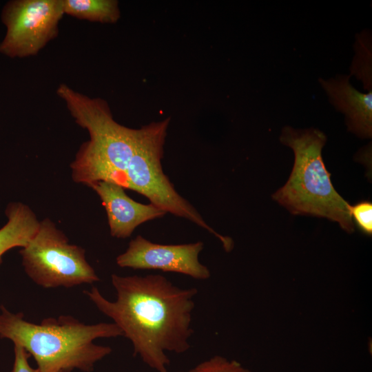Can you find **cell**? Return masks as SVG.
<instances>
[{
  "label": "cell",
  "mask_w": 372,
  "mask_h": 372,
  "mask_svg": "<svg viewBox=\"0 0 372 372\" xmlns=\"http://www.w3.org/2000/svg\"><path fill=\"white\" fill-rule=\"evenodd\" d=\"M111 282L115 301L106 299L95 287L83 293L131 341L134 355L157 372H168L166 352L183 353L191 347L197 289L180 288L158 274L113 273Z\"/></svg>",
  "instance_id": "1"
},
{
  "label": "cell",
  "mask_w": 372,
  "mask_h": 372,
  "mask_svg": "<svg viewBox=\"0 0 372 372\" xmlns=\"http://www.w3.org/2000/svg\"><path fill=\"white\" fill-rule=\"evenodd\" d=\"M56 93L90 136L70 164L74 182L90 187L107 181L126 189L128 180L163 156L170 118L129 128L114 119L107 102L101 98H91L65 84Z\"/></svg>",
  "instance_id": "2"
},
{
  "label": "cell",
  "mask_w": 372,
  "mask_h": 372,
  "mask_svg": "<svg viewBox=\"0 0 372 372\" xmlns=\"http://www.w3.org/2000/svg\"><path fill=\"white\" fill-rule=\"evenodd\" d=\"M1 311L0 338L22 347L41 372H91L98 361L112 352L110 347L94 340L123 336L114 322L86 324L71 316H60L36 324L3 305Z\"/></svg>",
  "instance_id": "3"
},
{
  "label": "cell",
  "mask_w": 372,
  "mask_h": 372,
  "mask_svg": "<svg viewBox=\"0 0 372 372\" xmlns=\"http://www.w3.org/2000/svg\"><path fill=\"white\" fill-rule=\"evenodd\" d=\"M280 141L293 150L294 163L287 183L272 198L292 214L325 218L337 222L347 232H353L349 203L335 189L322 159L326 135L313 127L287 125Z\"/></svg>",
  "instance_id": "4"
},
{
  "label": "cell",
  "mask_w": 372,
  "mask_h": 372,
  "mask_svg": "<svg viewBox=\"0 0 372 372\" xmlns=\"http://www.w3.org/2000/svg\"><path fill=\"white\" fill-rule=\"evenodd\" d=\"M19 253L25 272L41 287L70 288L100 280L87 261L85 249L70 244L48 218L39 222L36 233Z\"/></svg>",
  "instance_id": "5"
},
{
  "label": "cell",
  "mask_w": 372,
  "mask_h": 372,
  "mask_svg": "<svg viewBox=\"0 0 372 372\" xmlns=\"http://www.w3.org/2000/svg\"><path fill=\"white\" fill-rule=\"evenodd\" d=\"M63 14V0L8 1L1 12L6 32L0 54L10 58L37 55L58 36Z\"/></svg>",
  "instance_id": "6"
},
{
  "label": "cell",
  "mask_w": 372,
  "mask_h": 372,
  "mask_svg": "<svg viewBox=\"0 0 372 372\" xmlns=\"http://www.w3.org/2000/svg\"><path fill=\"white\" fill-rule=\"evenodd\" d=\"M201 241L180 245L152 242L141 236L131 240L125 252L116 258L118 266L134 269L176 272L197 280L210 277L209 269L199 261Z\"/></svg>",
  "instance_id": "7"
},
{
  "label": "cell",
  "mask_w": 372,
  "mask_h": 372,
  "mask_svg": "<svg viewBox=\"0 0 372 372\" xmlns=\"http://www.w3.org/2000/svg\"><path fill=\"white\" fill-rule=\"evenodd\" d=\"M99 196L105 209L110 231L117 238L130 237L140 225L163 217L167 212L156 205L142 204L130 198L121 186L99 181L90 186Z\"/></svg>",
  "instance_id": "8"
},
{
  "label": "cell",
  "mask_w": 372,
  "mask_h": 372,
  "mask_svg": "<svg viewBox=\"0 0 372 372\" xmlns=\"http://www.w3.org/2000/svg\"><path fill=\"white\" fill-rule=\"evenodd\" d=\"M350 74H336L318 82L329 103L344 115L348 131L362 138L372 136V91L366 93L355 89Z\"/></svg>",
  "instance_id": "9"
},
{
  "label": "cell",
  "mask_w": 372,
  "mask_h": 372,
  "mask_svg": "<svg viewBox=\"0 0 372 372\" xmlns=\"http://www.w3.org/2000/svg\"><path fill=\"white\" fill-rule=\"evenodd\" d=\"M6 224L0 229V265L3 255L14 247H24L36 233L39 221L28 205L11 203L6 208Z\"/></svg>",
  "instance_id": "10"
},
{
  "label": "cell",
  "mask_w": 372,
  "mask_h": 372,
  "mask_svg": "<svg viewBox=\"0 0 372 372\" xmlns=\"http://www.w3.org/2000/svg\"><path fill=\"white\" fill-rule=\"evenodd\" d=\"M63 8L64 14L90 21L114 23L121 17L115 0H63Z\"/></svg>",
  "instance_id": "11"
},
{
  "label": "cell",
  "mask_w": 372,
  "mask_h": 372,
  "mask_svg": "<svg viewBox=\"0 0 372 372\" xmlns=\"http://www.w3.org/2000/svg\"><path fill=\"white\" fill-rule=\"evenodd\" d=\"M371 31L362 30L355 36V55L350 66V76H355L366 92L372 91V39Z\"/></svg>",
  "instance_id": "12"
},
{
  "label": "cell",
  "mask_w": 372,
  "mask_h": 372,
  "mask_svg": "<svg viewBox=\"0 0 372 372\" xmlns=\"http://www.w3.org/2000/svg\"><path fill=\"white\" fill-rule=\"evenodd\" d=\"M189 372H251L236 360L215 355L192 369Z\"/></svg>",
  "instance_id": "13"
},
{
  "label": "cell",
  "mask_w": 372,
  "mask_h": 372,
  "mask_svg": "<svg viewBox=\"0 0 372 372\" xmlns=\"http://www.w3.org/2000/svg\"><path fill=\"white\" fill-rule=\"evenodd\" d=\"M349 211L354 225L364 234H372V203L362 200L349 205Z\"/></svg>",
  "instance_id": "14"
},
{
  "label": "cell",
  "mask_w": 372,
  "mask_h": 372,
  "mask_svg": "<svg viewBox=\"0 0 372 372\" xmlns=\"http://www.w3.org/2000/svg\"><path fill=\"white\" fill-rule=\"evenodd\" d=\"M14 360L12 372H41L38 368H32L29 362L30 355L21 346L14 344Z\"/></svg>",
  "instance_id": "15"
},
{
  "label": "cell",
  "mask_w": 372,
  "mask_h": 372,
  "mask_svg": "<svg viewBox=\"0 0 372 372\" xmlns=\"http://www.w3.org/2000/svg\"><path fill=\"white\" fill-rule=\"evenodd\" d=\"M178 372H185V371H178Z\"/></svg>",
  "instance_id": "16"
}]
</instances>
